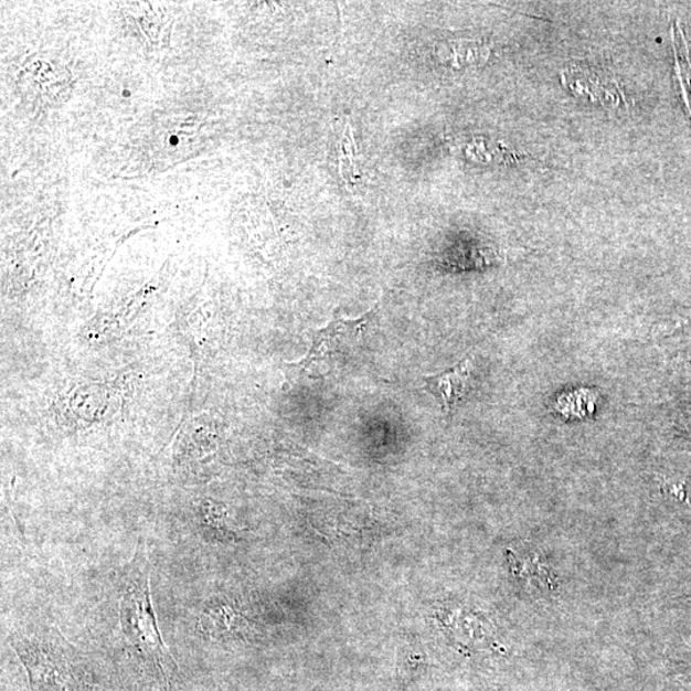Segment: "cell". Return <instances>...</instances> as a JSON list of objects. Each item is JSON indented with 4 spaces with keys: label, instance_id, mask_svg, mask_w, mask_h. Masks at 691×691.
<instances>
[{
    "label": "cell",
    "instance_id": "6da1fadb",
    "mask_svg": "<svg viewBox=\"0 0 691 691\" xmlns=\"http://www.w3.org/2000/svg\"><path fill=\"white\" fill-rule=\"evenodd\" d=\"M119 621L124 637L156 682L160 691H171L179 677V666L164 646L150 596L149 562L143 553L136 554L127 570Z\"/></svg>",
    "mask_w": 691,
    "mask_h": 691
},
{
    "label": "cell",
    "instance_id": "7a4b0ae2",
    "mask_svg": "<svg viewBox=\"0 0 691 691\" xmlns=\"http://www.w3.org/2000/svg\"><path fill=\"white\" fill-rule=\"evenodd\" d=\"M11 642L28 671L30 691H100L85 658L59 630L18 635Z\"/></svg>",
    "mask_w": 691,
    "mask_h": 691
},
{
    "label": "cell",
    "instance_id": "3957f363",
    "mask_svg": "<svg viewBox=\"0 0 691 691\" xmlns=\"http://www.w3.org/2000/svg\"><path fill=\"white\" fill-rule=\"evenodd\" d=\"M374 312L357 319H336L320 328L312 337L307 357L287 364V378L294 382L304 378H318L346 363L357 352Z\"/></svg>",
    "mask_w": 691,
    "mask_h": 691
},
{
    "label": "cell",
    "instance_id": "277c9868",
    "mask_svg": "<svg viewBox=\"0 0 691 691\" xmlns=\"http://www.w3.org/2000/svg\"><path fill=\"white\" fill-rule=\"evenodd\" d=\"M561 82L576 96L589 98L592 102L607 107H620L625 104V95L616 78L606 71L589 67H570L561 72Z\"/></svg>",
    "mask_w": 691,
    "mask_h": 691
},
{
    "label": "cell",
    "instance_id": "5b68a950",
    "mask_svg": "<svg viewBox=\"0 0 691 691\" xmlns=\"http://www.w3.org/2000/svg\"><path fill=\"white\" fill-rule=\"evenodd\" d=\"M472 368V358H466L448 371L424 378L427 390L439 400L446 415H451L468 393Z\"/></svg>",
    "mask_w": 691,
    "mask_h": 691
},
{
    "label": "cell",
    "instance_id": "8992f818",
    "mask_svg": "<svg viewBox=\"0 0 691 691\" xmlns=\"http://www.w3.org/2000/svg\"><path fill=\"white\" fill-rule=\"evenodd\" d=\"M200 629L215 639L232 638L243 634L246 620L231 602L216 599L211 602L199 618Z\"/></svg>",
    "mask_w": 691,
    "mask_h": 691
},
{
    "label": "cell",
    "instance_id": "52a82bcc",
    "mask_svg": "<svg viewBox=\"0 0 691 691\" xmlns=\"http://www.w3.org/2000/svg\"><path fill=\"white\" fill-rule=\"evenodd\" d=\"M429 665V656L419 641L407 638L400 641L392 691H406L423 677Z\"/></svg>",
    "mask_w": 691,
    "mask_h": 691
},
{
    "label": "cell",
    "instance_id": "ba28073f",
    "mask_svg": "<svg viewBox=\"0 0 691 691\" xmlns=\"http://www.w3.org/2000/svg\"><path fill=\"white\" fill-rule=\"evenodd\" d=\"M489 47L479 42L471 40H460V42L448 43L440 47L439 57L445 63L451 64L453 67L461 68L464 66H472V64H481L487 61Z\"/></svg>",
    "mask_w": 691,
    "mask_h": 691
},
{
    "label": "cell",
    "instance_id": "9c48e42d",
    "mask_svg": "<svg viewBox=\"0 0 691 691\" xmlns=\"http://www.w3.org/2000/svg\"><path fill=\"white\" fill-rule=\"evenodd\" d=\"M596 400L597 396L594 395V392L578 390L568 393V395L561 396L557 401L556 408L562 415L582 419V417L589 416L594 413Z\"/></svg>",
    "mask_w": 691,
    "mask_h": 691
},
{
    "label": "cell",
    "instance_id": "30bf717a",
    "mask_svg": "<svg viewBox=\"0 0 691 691\" xmlns=\"http://www.w3.org/2000/svg\"><path fill=\"white\" fill-rule=\"evenodd\" d=\"M340 172L349 188H355L359 180L357 164V145L353 140L352 128L348 126L340 143Z\"/></svg>",
    "mask_w": 691,
    "mask_h": 691
},
{
    "label": "cell",
    "instance_id": "8fae6325",
    "mask_svg": "<svg viewBox=\"0 0 691 691\" xmlns=\"http://www.w3.org/2000/svg\"><path fill=\"white\" fill-rule=\"evenodd\" d=\"M674 61H677V75L681 87L682 96L687 104V108L691 116V64L689 61L688 47L682 40V45L679 46L673 42Z\"/></svg>",
    "mask_w": 691,
    "mask_h": 691
}]
</instances>
